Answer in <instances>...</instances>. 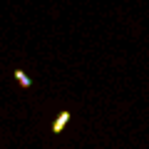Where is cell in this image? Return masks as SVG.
<instances>
[{"label": "cell", "mask_w": 149, "mask_h": 149, "mask_svg": "<svg viewBox=\"0 0 149 149\" xmlns=\"http://www.w3.org/2000/svg\"><path fill=\"white\" fill-rule=\"evenodd\" d=\"M70 117H72V114H70L67 109H65V112H60L57 117H55V122H52V132H55V134H60V132H62V129L70 124Z\"/></svg>", "instance_id": "obj_1"}, {"label": "cell", "mask_w": 149, "mask_h": 149, "mask_svg": "<svg viewBox=\"0 0 149 149\" xmlns=\"http://www.w3.org/2000/svg\"><path fill=\"white\" fill-rule=\"evenodd\" d=\"M15 80H17V85H20V87H25V90L32 85V82H30V77H27V74L22 72V70H15Z\"/></svg>", "instance_id": "obj_2"}]
</instances>
